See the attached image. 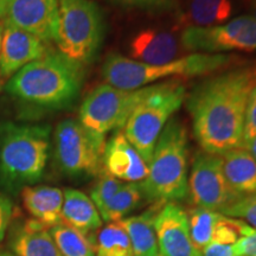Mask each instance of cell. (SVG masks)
I'll use <instances>...</instances> for the list:
<instances>
[{"mask_svg": "<svg viewBox=\"0 0 256 256\" xmlns=\"http://www.w3.org/2000/svg\"><path fill=\"white\" fill-rule=\"evenodd\" d=\"M256 136V83L249 95L247 110L244 118V130H243V145Z\"/></svg>", "mask_w": 256, "mask_h": 256, "instance_id": "31", "label": "cell"}, {"mask_svg": "<svg viewBox=\"0 0 256 256\" xmlns=\"http://www.w3.org/2000/svg\"><path fill=\"white\" fill-rule=\"evenodd\" d=\"M102 171L126 183H140L148 174V165L128 142L122 130H118L106 142Z\"/></svg>", "mask_w": 256, "mask_h": 256, "instance_id": "15", "label": "cell"}, {"mask_svg": "<svg viewBox=\"0 0 256 256\" xmlns=\"http://www.w3.org/2000/svg\"><path fill=\"white\" fill-rule=\"evenodd\" d=\"M50 136L49 124H2L0 179L12 188L37 183L46 168Z\"/></svg>", "mask_w": 256, "mask_h": 256, "instance_id": "5", "label": "cell"}, {"mask_svg": "<svg viewBox=\"0 0 256 256\" xmlns=\"http://www.w3.org/2000/svg\"><path fill=\"white\" fill-rule=\"evenodd\" d=\"M223 172L240 198L256 194V160L248 150L235 148L222 156Z\"/></svg>", "mask_w": 256, "mask_h": 256, "instance_id": "19", "label": "cell"}, {"mask_svg": "<svg viewBox=\"0 0 256 256\" xmlns=\"http://www.w3.org/2000/svg\"><path fill=\"white\" fill-rule=\"evenodd\" d=\"M150 89L151 86L136 90H124L107 83L98 86L82 102L78 121L92 133L102 138L112 130H124L130 113L148 94Z\"/></svg>", "mask_w": 256, "mask_h": 256, "instance_id": "9", "label": "cell"}, {"mask_svg": "<svg viewBox=\"0 0 256 256\" xmlns=\"http://www.w3.org/2000/svg\"><path fill=\"white\" fill-rule=\"evenodd\" d=\"M2 46H0V75L10 78L49 52L46 43L34 34L16 28L14 25L2 22Z\"/></svg>", "mask_w": 256, "mask_h": 256, "instance_id": "14", "label": "cell"}, {"mask_svg": "<svg viewBox=\"0 0 256 256\" xmlns=\"http://www.w3.org/2000/svg\"><path fill=\"white\" fill-rule=\"evenodd\" d=\"M252 17L256 18V0H252Z\"/></svg>", "mask_w": 256, "mask_h": 256, "instance_id": "36", "label": "cell"}, {"mask_svg": "<svg viewBox=\"0 0 256 256\" xmlns=\"http://www.w3.org/2000/svg\"><path fill=\"white\" fill-rule=\"evenodd\" d=\"M203 256H236L234 244L212 242L203 249Z\"/></svg>", "mask_w": 256, "mask_h": 256, "instance_id": "33", "label": "cell"}, {"mask_svg": "<svg viewBox=\"0 0 256 256\" xmlns=\"http://www.w3.org/2000/svg\"><path fill=\"white\" fill-rule=\"evenodd\" d=\"M94 247L95 256H133L130 238L120 222L107 223L96 236Z\"/></svg>", "mask_w": 256, "mask_h": 256, "instance_id": "26", "label": "cell"}, {"mask_svg": "<svg viewBox=\"0 0 256 256\" xmlns=\"http://www.w3.org/2000/svg\"><path fill=\"white\" fill-rule=\"evenodd\" d=\"M49 230L63 256H95L94 243L72 226L62 222Z\"/></svg>", "mask_w": 256, "mask_h": 256, "instance_id": "25", "label": "cell"}, {"mask_svg": "<svg viewBox=\"0 0 256 256\" xmlns=\"http://www.w3.org/2000/svg\"><path fill=\"white\" fill-rule=\"evenodd\" d=\"M4 20L49 44L56 36L58 0H8Z\"/></svg>", "mask_w": 256, "mask_h": 256, "instance_id": "13", "label": "cell"}, {"mask_svg": "<svg viewBox=\"0 0 256 256\" xmlns=\"http://www.w3.org/2000/svg\"><path fill=\"white\" fill-rule=\"evenodd\" d=\"M8 0H0V22H4L6 17V8H8Z\"/></svg>", "mask_w": 256, "mask_h": 256, "instance_id": "35", "label": "cell"}, {"mask_svg": "<svg viewBox=\"0 0 256 256\" xmlns=\"http://www.w3.org/2000/svg\"><path fill=\"white\" fill-rule=\"evenodd\" d=\"M106 138L88 130L78 120L66 119L54 133L57 165L69 177H92L102 171Z\"/></svg>", "mask_w": 256, "mask_h": 256, "instance_id": "8", "label": "cell"}, {"mask_svg": "<svg viewBox=\"0 0 256 256\" xmlns=\"http://www.w3.org/2000/svg\"><path fill=\"white\" fill-rule=\"evenodd\" d=\"M84 68L60 52H49L8 78L6 92L23 104L40 110H62L78 98Z\"/></svg>", "mask_w": 256, "mask_h": 256, "instance_id": "2", "label": "cell"}, {"mask_svg": "<svg viewBox=\"0 0 256 256\" xmlns=\"http://www.w3.org/2000/svg\"><path fill=\"white\" fill-rule=\"evenodd\" d=\"M124 184V182L101 171L100 177L90 191V198L98 210H100L104 204H107Z\"/></svg>", "mask_w": 256, "mask_h": 256, "instance_id": "27", "label": "cell"}, {"mask_svg": "<svg viewBox=\"0 0 256 256\" xmlns=\"http://www.w3.org/2000/svg\"><path fill=\"white\" fill-rule=\"evenodd\" d=\"M62 222L89 238L101 229L104 220L90 197L82 191L66 188L63 191Z\"/></svg>", "mask_w": 256, "mask_h": 256, "instance_id": "18", "label": "cell"}, {"mask_svg": "<svg viewBox=\"0 0 256 256\" xmlns=\"http://www.w3.org/2000/svg\"><path fill=\"white\" fill-rule=\"evenodd\" d=\"M188 188L192 203L202 209L220 212L240 200L224 176L222 156L204 151L194 156Z\"/></svg>", "mask_w": 256, "mask_h": 256, "instance_id": "11", "label": "cell"}, {"mask_svg": "<svg viewBox=\"0 0 256 256\" xmlns=\"http://www.w3.org/2000/svg\"><path fill=\"white\" fill-rule=\"evenodd\" d=\"M182 44L174 34L145 28L133 36L128 46L130 58L145 64H166L179 58Z\"/></svg>", "mask_w": 256, "mask_h": 256, "instance_id": "16", "label": "cell"}, {"mask_svg": "<svg viewBox=\"0 0 256 256\" xmlns=\"http://www.w3.org/2000/svg\"><path fill=\"white\" fill-rule=\"evenodd\" d=\"M124 8H136L150 12H170L178 8V0H110Z\"/></svg>", "mask_w": 256, "mask_h": 256, "instance_id": "29", "label": "cell"}, {"mask_svg": "<svg viewBox=\"0 0 256 256\" xmlns=\"http://www.w3.org/2000/svg\"><path fill=\"white\" fill-rule=\"evenodd\" d=\"M243 148L248 150L249 153H250L256 160V136L252 138V140H249L248 142H246L244 145H243Z\"/></svg>", "mask_w": 256, "mask_h": 256, "instance_id": "34", "label": "cell"}, {"mask_svg": "<svg viewBox=\"0 0 256 256\" xmlns=\"http://www.w3.org/2000/svg\"><path fill=\"white\" fill-rule=\"evenodd\" d=\"M232 14V0H190L182 24L185 28L217 26L226 23Z\"/></svg>", "mask_w": 256, "mask_h": 256, "instance_id": "22", "label": "cell"}, {"mask_svg": "<svg viewBox=\"0 0 256 256\" xmlns=\"http://www.w3.org/2000/svg\"><path fill=\"white\" fill-rule=\"evenodd\" d=\"M236 256H256V229L242 220L241 238L234 244Z\"/></svg>", "mask_w": 256, "mask_h": 256, "instance_id": "30", "label": "cell"}, {"mask_svg": "<svg viewBox=\"0 0 256 256\" xmlns=\"http://www.w3.org/2000/svg\"><path fill=\"white\" fill-rule=\"evenodd\" d=\"M162 206V204H152L150 209L139 215L119 220L130 238L133 256H160L154 220Z\"/></svg>", "mask_w": 256, "mask_h": 256, "instance_id": "20", "label": "cell"}, {"mask_svg": "<svg viewBox=\"0 0 256 256\" xmlns=\"http://www.w3.org/2000/svg\"><path fill=\"white\" fill-rule=\"evenodd\" d=\"M154 226L160 256H203L191 238L188 211L178 203L162 204Z\"/></svg>", "mask_w": 256, "mask_h": 256, "instance_id": "12", "label": "cell"}, {"mask_svg": "<svg viewBox=\"0 0 256 256\" xmlns=\"http://www.w3.org/2000/svg\"><path fill=\"white\" fill-rule=\"evenodd\" d=\"M104 17L92 0H58L55 43L58 52L84 68L104 40Z\"/></svg>", "mask_w": 256, "mask_h": 256, "instance_id": "7", "label": "cell"}, {"mask_svg": "<svg viewBox=\"0 0 256 256\" xmlns=\"http://www.w3.org/2000/svg\"><path fill=\"white\" fill-rule=\"evenodd\" d=\"M188 217L192 241L203 252V249L215 240L224 215L218 211L194 208L188 211Z\"/></svg>", "mask_w": 256, "mask_h": 256, "instance_id": "24", "label": "cell"}, {"mask_svg": "<svg viewBox=\"0 0 256 256\" xmlns=\"http://www.w3.org/2000/svg\"><path fill=\"white\" fill-rule=\"evenodd\" d=\"M2 31H4V24L0 22V46H2Z\"/></svg>", "mask_w": 256, "mask_h": 256, "instance_id": "38", "label": "cell"}, {"mask_svg": "<svg viewBox=\"0 0 256 256\" xmlns=\"http://www.w3.org/2000/svg\"><path fill=\"white\" fill-rule=\"evenodd\" d=\"M11 248L18 256H63L49 228L36 220H28L17 230Z\"/></svg>", "mask_w": 256, "mask_h": 256, "instance_id": "21", "label": "cell"}, {"mask_svg": "<svg viewBox=\"0 0 256 256\" xmlns=\"http://www.w3.org/2000/svg\"><path fill=\"white\" fill-rule=\"evenodd\" d=\"M224 216L241 220L256 229V194L240 198L232 206L220 211Z\"/></svg>", "mask_w": 256, "mask_h": 256, "instance_id": "28", "label": "cell"}, {"mask_svg": "<svg viewBox=\"0 0 256 256\" xmlns=\"http://www.w3.org/2000/svg\"><path fill=\"white\" fill-rule=\"evenodd\" d=\"M180 44L194 54L252 52L256 50V18L241 16L217 26L188 28L182 32Z\"/></svg>", "mask_w": 256, "mask_h": 256, "instance_id": "10", "label": "cell"}, {"mask_svg": "<svg viewBox=\"0 0 256 256\" xmlns=\"http://www.w3.org/2000/svg\"><path fill=\"white\" fill-rule=\"evenodd\" d=\"M142 200L144 194L139 183H124L98 212L106 223L119 222L138 209Z\"/></svg>", "mask_w": 256, "mask_h": 256, "instance_id": "23", "label": "cell"}, {"mask_svg": "<svg viewBox=\"0 0 256 256\" xmlns=\"http://www.w3.org/2000/svg\"><path fill=\"white\" fill-rule=\"evenodd\" d=\"M256 83V66L224 69L186 95L192 130L204 152L220 156L243 147L246 110Z\"/></svg>", "mask_w": 256, "mask_h": 256, "instance_id": "1", "label": "cell"}, {"mask_svg": "<svg viewBox=\"0 0 256 256\" xmlns=\"http://www.w3.org/2000/svg\"><path fill=\"white\" fill-rule=\"evenodd\" d=\"M22 198L28 212L46 228L62 223L63 191L60 188L48 185L25 186Z\"/></svg>", "mask_w": 256, "mask_h": 256, "instance_id": "17", "label": "cell"}, {"mask_svg": "<svg viewBox=\"0 0 256 256\" xmlns=\"http://www.w3.org/2000/svg\"><path fill=\"white\" fill-rule=\"evenodd\" d=\"M186 88L177 78L151 84L148 94L130 113L124 134L147 165L162 130L186 100Z\"/></svg>", "mask_w": 256, "mask_h": 256, "instance_id": "6", "label": "cell"}, {"mask_svg": "<svg viewBox=\"0 0 256 256\" xmlns=\"http://www.w3.org/2000/svg\"><path fill=\"white\" fill-rule=\"evenodd\" d=\"M12 203L8 197L0 194V241L4 238L12 217Z\"/></svg>", "mask_w": 256, "mask_h": 256, "instance_id": "32", "label": "cell"}, {"mask_svg": "<svg viewBox=\"0 0 256 256\" xmlns=\"http://www.w3.org/2000/svg\"><path fill=\"white\" fill-rule=\"evenodd\" d=\"M188 134L179 119L166 124L156 144L148 174L140 182L144 200L152 204L178 203L188 196Z\"/></svg>", "mask_w": 256, "mask_h": 256, "instance_id": "3", "label": "cell"}, {"mask_svg": "<svg viewBox=\"0 0 256 256\" xmlns=\"http://www.w3.org/2000/svg\"><path fill=\"white\" fill-rule=\"evenodd\" d=\"M238 60L226 54H200L182 56L166 64H145L112 52L102 66L107 84L124 90H136L170 78H197L228 69Z\"/></svg>", "mask_w": 256, "mask_h": 256, "instance_id": "4", "label": "cell"}, {"mask_svg": "<svg viewBox=\"0 0 256 256\" xmlns=\"http://www.w3.org/2000/svg\"><path fill=\"white\" fill-rule=\"evenodd\" d=\"M0 256H18V255H16L14 252H0Z\"/></svg>", "mask_w": 256, "mask_h": 256, "instance_id": "37", "label": "cell"}]
</instances>
